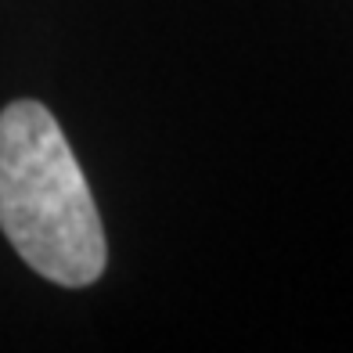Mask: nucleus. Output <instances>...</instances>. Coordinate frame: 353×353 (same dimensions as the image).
<instances>
[{
  "label": "nucleus",
  "instance_id": "1",
  "mask_svg": "<svg viewBox=\"0 0 353 353\" xmlns=\"http://www.w3.org/2000/svg\"><path fill=\"white\" fill-rule=\"evenodd\" d=\"M0 231L54 285L83 288L105 274L108 245L90 184L40 101L0 112Z\"/></svg>",
  "mask_w": 353,
  "mask_h": 353
}]
</instances>
